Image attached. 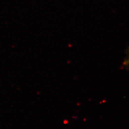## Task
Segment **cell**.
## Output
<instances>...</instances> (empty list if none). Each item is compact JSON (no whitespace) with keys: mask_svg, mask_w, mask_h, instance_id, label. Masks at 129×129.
<instances>
[{"mask_svg":"<svg viewBox=\"0 0 129 129\" xmlns=\"http://www.w3.org/2000/svg\"><path fill=\"white\" fill-rule=\"evenodd\" d=\"M124 64V65L129 67V51L128 52V54H127L126 58L125 59Z\"/></svg>","mask_w":129,"mask_h":129,"instance_id":"1","label":"cell"}]
</instances>
